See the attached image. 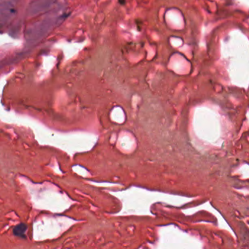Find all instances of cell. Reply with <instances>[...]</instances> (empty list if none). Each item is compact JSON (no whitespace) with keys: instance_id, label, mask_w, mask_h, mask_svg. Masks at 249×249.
<instances>
[{"instance_id":"obj_1","label":"cell","mask_w":249,"mask_h":249,"mask_svg":"<svg viewBox=\"0 0 249 249\" xmlns=\"http://www.w3.org/2000/svg\"><path fill=\"white\" fill-rule=\"evenodd\" d=\"M27 230V227L24 224H20L17 225L16 227H14L13 229V233L15 235L18 237H25V234H26Z\"/></svg>"}]
</instances>
